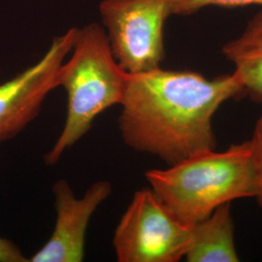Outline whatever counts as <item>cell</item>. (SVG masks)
Here are the masks:
<instances>
[{
  "label": "cell",
  "mask_w": 262,
  "mask_h": 262,
  "mask_svg": "<svg viewBox=\"0 0 262 262\" xmlns=\"http://www.w3.org/2000/svg\"><path fill=\"white\" fill-rule=\"evenodd\" d=\"M242 92L234 73L208 79L159 67L129 74L119 117L122 140L169 165L215 150L213 118L225 101Z\"/></svg>",
  "instance_id": "obj_1"
},
{
  "label": "cell",
  "mask_w": 262,
  "mask_h": 262,
  "mask_svg": "<svg viewBox=\"0 0 262 262\" xmlns=\"http://www.w3.org/2000/svg\"><path fill=\"white\" fill-rule=\"evenodd\" d=\"M145 177L160 201L188 226L223 204L255 195L250 140L224 151L198 152L168 168L149 170Z\"/></svg>",
  "instance_id": "obj_2"
},
{
  "label": "cell",
  "mask_w": 262,
  "mask_h": 262,
  "mask_svg": "<svg viewBox=\"0 0 262 262\" xmlns=\"http://www.w3.org/2000/svg\"><path fill=\"white\" fill-rule=\"evenodd\" d=\"M72 56L62 63L58 86L67 94L66 123L45 163L54 165L66 150L90 131L94 120L115 105H121L129 73L113 55L107 33L96 24L77 30Z\"/></svg>",
  "instance_id": "obj_3"
},
{
  "label": "cell",
  "mask_w": 262,
  "mask_h": 262,
  "mask_svg": "<svg viewBox=\"0 0 262 262\" xmlns=\"http://www.w3.org/2000/svg\"><path fill=\"white\" fill-rule=\"evenodd\" d=\"M191 226L173 215L150 187L137 190L117 226L113 247L119 262H177L190 244Z\"/></svg>",
  "instance_id": "obj_4"
},
{
  "label": "cell",
  "mask_w": 262,
  "mask_h": 262,
  "mask_svg": "<svg viewBox=\"0 0 262 262\" xmlns=\"http://www.w3.org/2000/svg\"><path fill=\"white\" fill-rule=\"evenodd\" d=\"M100 14L113 55L129 74L160 67L164 58L163 27L170 0H103Z\"/></svg>",
  "instance_id": "obj_5"
},
{
  "label": "cell",
  "mask_w": 262,
  "mask_h": 262,
  "mask_svg": "<svg viewBox=\"0 0 262 262\" xmlns=\"http://www.w3.org/2000/svg\"><path fill=\"white\" fill-rule=\"evenodd\" d=\"M77 30L71 28L55 38L35 64L0 84V144L34 121L48 94L58 88L59 69L73 48Z\"/></svg>",
  "instance_id": "obj_6"
},
{
  "label": "cell",
  "mask_w": 262,
  "mask_h": 262,
  "mask_svg": "<svg viewBox=\"0 0 262 262\" xmlns=\"http://www.w3.org/2000/svg\"><path fill=\"white\" fill-rule=\"evenodd\" d=\"M56 220L47 243L32 255L29 262H81L84 260L85 233L91 219L99 205L112 192V185L105 180L89 187L82 198H77L66 180L53 186Z\"/></svg>",
  "instance_id": "obj_7"
},
{
  "label": "cell",
  "mask_w": 262,
  "mask_h": 262,
  "mask_svg": "<svg viewBox=\"0 0 262 262\" xmlns=\"http://www.w3.org/2000/svg\"><path fill=\"white\" fill-rule=\"evenodd\" d=\"M231 203L215 211L191 226L190 244L185 258L187 262H238L234 240Z\"/></svg>",
  "instance_id": "obj_8"
},
{
  "label": "cell",
  "mask_w": 262,
  "mask_h": 262,
  "mask_svg": "<svg viewBox=\"0 0 262 262\" xmlns=\"http://www.w3.org/2000/svg\"><path fill=\"white\" fill-rule=\"evenodd\" d=\"M234 66L235 75L253 100L262 101V12L247 26L239 37L223 48Z\"/></svg>",
  "instance_id": "obj_9"
},
{
  "label": "cell",
  "mask_w": 262,
  "mask_h": 262,
  "mask_svg": "<svg viewBox=\"0 0 262 262\" xmlns=\"http://www.w3.org/2000/svg\"><path fill=\"white\" fill-rule=\"evenodd\" d=\"M172 15H189L206 6H240L248 4L262 5V0H170Z\"/></svg>",
  "instance_id": "obj_10"
},
{
  "label": "cell",
  "mask_w": 262,
  "mask_h": 262,
  "mask_svg": "<svg viewBox=\"0 0 262 262\" xmlns=\"http://www.w3.org/2000/svg\"><path fill=\"white\" fill-rule=\"evenodd\" d=\"M252 161L255 181V195L262 208V116L254 125L253 137L251 139Z\"/></svg>",
  "instance_id": "obj_11"
},
{
  "label": "cell",
  "mask_w": 262,
  "mask_h": 262,
  "mask_svg": "<svg viewBox=\"0 0 262 262\" xmlns=\"http://www.w3.org/2000/svg\"><path fill=\"white\" fill-rule=\"evenodd\" d=\"M0 262H29V260L16 244L0 237Z\"/></svg>",
  "instance_id": "obj_12"
}]
</instances>
